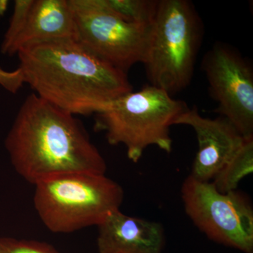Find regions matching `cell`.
I'll return each mask as SVG.
<instances>
[{
	"instance_id": "1",
	"label": "cell",
	"mask_w": 253,
	"mask_h": 253,
	"mask_svg": "<svg viewBox=\"0 0 253 253\" xmlns=\"http://www.w3.org/2000/svg\"><path fill=\"white\" fill-rule=\"evenodd\" d=\"M24 83L34 94L73 116H89L133 91L125 71L76 40L46 42L18 51Z\"/></svg>"
},
{
	"instance_id": "2",
	"label": "cell",
	"mask_w": 253,
	"mask_h": 253,
	"mask_svg": "<svg viewBox=\"0 0 253 253\" xmlns=\"http://www.w3.org/2000/svg\"><path fill=\"white\" fill-rule=\"evenodd\" d=\"M5 146L15 170L34 185L69 173H106L104 157L77 118L34 93L18 110Z\"/></svg>"
},
{
	"instance_id": "3",
	"label": "cell",
	"mask_w": 253,
	"mask_h": 253,
	"mask_svg": "<svg viewBox=\"0 0 253 253\" xmlns=\"http://www.w3.org/2000/svg\"><path fill=\"white\" fill-rule=\"evenodd\" d=\"M188 108L184 101L147 84L118 98L96 113L95 129L104 131L109 144L124 146L127 158L136 163L149 146L172 152L170 126Z\"/></svg>"
},
{
	"instance_id": "4",
	"label": "cell",
	"mask_w": 253,
	"mask_h": 253,
	"mask_svg": "<svg viewBox=\"0 0 253 253\" xmlns=\"http://www.w3.org/2000/svg\"><path fill=\"white\" fill-rule=\"evenodd\" d=\"M202 22L187 0H158L142 63L150 84L171 96L184 90L194 76L202 42Z\"/></svg>"
},
{
	"instance_id": "5",
	"label": "cell",
	"mask_w": 253,
	"mask_h": 253,
	"mask_svg": "<svg viewBox=\"0 0 253 253\" xmlns=\"http://www.w3.org/2000/svg\"><path fill=\"white\" fill-rule=\"evenodd\" d=\"M35 208L51 232L98 226L123 204V188L105 174L74 172L35 184Z\"/></svg>"
},
{
	"instance_id": "6",
	"label": "cell",
	"mask_w": 253,
	"mask_h": 253,
	"mask_svg": "<svg viewBox=\"0 0 253 253\" xmlns=\"http://www.w3.org/2000/svg\"><path fill=\"white\" fill-rule=\"evenodd\" d=\"M184 210L194 225L217 244L253 253V209L238 190L222 194L211 181L186 178L181 189Z\"/></svg>"
},
{
	"instance_id": "7",
	"label": "cell",
	"mask_w": 253,
	"mask_h": 253,
	"mask_svg": "<svg viewBox=\"0 0 253 253\" xmlns=\"http://www.w3.org/2000/svg\"><path fill=\"white\" fill-rule=\"evenodd\" d=\"M76 41L115 67L126 71L142 63L151 26L126 22L104 0H68Z\"/></svg>"
},
{
	"instance_id": "8",
	"label": "cell",
	"mask_w": 253,
	"mask_h": 253,
	"mask_svg": "<svg viewBox=\"0 0 253 253\" xmlns=\"http://www.w3.org/2000/svg\"><path fill=\"white\" fill-rule=\"evenodd\" d=\"M201 68L210 94L225 118L244 138H253V70L239 51L216 43L205 54Z\"/></svg>"
},
{
	"instance_id": "9",
	"label": "cell",
	"mask_w": 253,
	"mask_h": 253,
	"mask_svg": "<svg viewBox=\"0 0 253 253\" xmlns=\"http://www.w3.org/2000/svg\"><path fill=\"white\" fill-rule=\"evenodd\" d=\"M175 125L191 126L196 133L199 149L190 176L201 181H212L246 139L225 118H205L195 106L181 113Z\"/></svg>"
},
{
	"instance_id": "10",
	"label": "cell",
	"mask_w": 253,
	"mask_h": 253,
	"mask_svg": "<svg viewBox=\"0 0 253 253\" xmlns=\"http://www.w3.org/2000/svg\"><path fill=\"white\" fill-rule=\"evenodd\" d=\"M98 227V253H163L166 243L161 223L111 213Z\"/></svg>"
},
{
	"instance_id": "11",
	"label": "cell",
	"mask_w": 253,
	"mask_h": 253,
	"mask_svg": "<svg viewBox=\"0 0 253 253\" xmlns=\"http://www.w3.org/2000/svg\"><path fill=\"white\" fill-rule=\"evenodd\" d=\"M76 40V31L68 0H34L24 29L9 56L26 46L46 42Z\"/></svg>"
},
{
	"instance_id": "12",
	"label": "cell",
	"mask_w": 253,
	"mask_h": 253,
	"mask_svg": "<svg viewBox=\"0 0 253 253\" xmlns=\"http://www.w3.org/2000/svg\"><path fill=\"white\" fill-rule=\"evenodd\" d=\"M253 172V138H246L211 182L222 194L236 191L240 182Z\"/></svg>"
},
{
	"instance_id": "13",
	"label": "cell",
	"mask_w": 253,
	"mask_h": 253,
	"mask_svg": "<svg viewBox=\"0 0 253 253\" xmlns=\"http://www.w3.org/2000/svg\"><path fill=\"white\" fill-rule=\"evenodd\" d=\"M115 14L126 22L141 26L152 24L158 0H104Z\"/></svg>"
},
{
	"instance_id": "14",
	"label": "cell",
	"mask_w": 253,
	"mask_h": 253,
	"mask_svg": "<svg viewBox=\"0 0 253 253\" xmlns=\"http://www.w3.org/2000/svg\"><path fill=\"white\" fill-rule=\"evenodd\" d=\"M34 0H16L9 27L1 44V54L9 55L10 49L24 29Z\"/></svg>"
},
{
	"instance_id": "15",
	"label": "cell",
	"mask_w": 253,
	"mask_h": 253,
	"mask_svg": "<svg viewBox=\"0 0 253 253\" xmlns=\"http://www.w3.org/2000/svg\"><path fill=\"white\" fill-rule=\"evenodd\" d=\"M0 253H59L50 245L36 241L0 239Z\"/></svg>"
},
{
	"instance_id": "16",
	"label": "cell",
	"mask_w": 253,
	"mask_h": 253,
	"mask_svg": "<svg viewBox=\"0 0 253 253\" xmlns=\"http://www.w3.org/2000/svg\"><path fill=\"white\" fill-rule=\"evenodd\" d=\"M24 84L22 73L19 68L6 71L0 67V86L9 92L16 94Z\"/></svg>"
},
{
	"instance_id": "17",
	"label": "cell",
	"mask_w": 253,
	"mask_h": 253,
	"mask_svg": "<svg viewBox=\"0 0 253 253\" xmlns=\"http://www.w3.org/2000/svg\"><path fill=\"white\" fill-rule=\"evenodd\" d=\"M9 5V1L0 0V16H3L6 12Z\"/></svg>"
}]
</instances>
